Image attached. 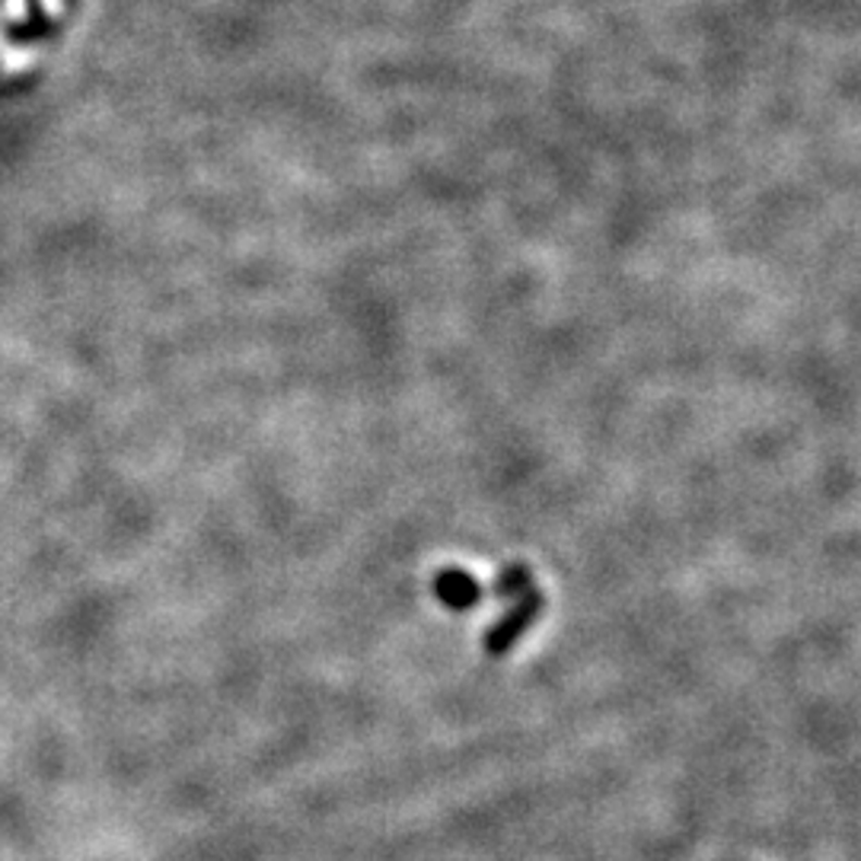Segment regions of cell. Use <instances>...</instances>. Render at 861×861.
<instances>
[{
  "instance_id": "obj_1",
  "label": "cell",
  "mask_w": 861,
  "mask_h": 861,
  "mask_svg": "<svg viewBox=\"0 0 861 861\" xmlns=\"http://www.w3.org/2000/svg\"><path fill=\"white\" fill-rule=\"evenodd\" d=\"M36 61H39V51H36V48L10 46V42H3V36H0V67H3L7 74H26Z\"/></svg>"
},
{
  "instance_id": "obj_2",
  "label": "cell",
  "mask_w": 861,
  "mask_h": 861,
  "mask_svg": "<svg viewBox=\"0 0 861 861\" xmlns=\"http://www.w3.org/2000/svg\"><path fill=\"white\" fill-rule=\"evenodd\" d=\"M0 13L10 16V23H23L26 20V0H3Z\"/></svg>"
}]
</instances>
